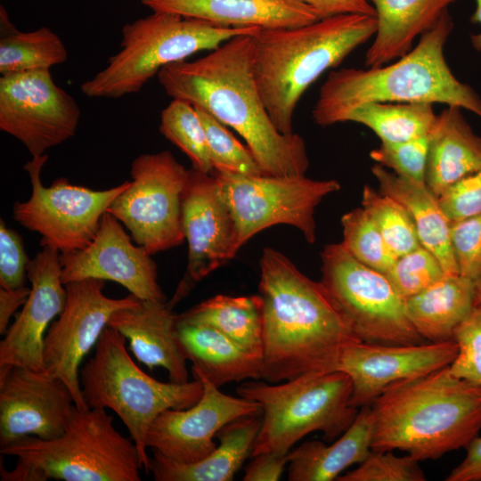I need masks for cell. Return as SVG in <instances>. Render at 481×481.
I'll list each match as a JSON object with an SVG mask.
<instances>
[{"mask_svg":"<svg viewBox=\"0 0 481 481\" xmlns=\"http://www.w3.org/2000/svg\"><path fill=\"white\" fill-rule=\"evenodd\" d=\"M60 254L55 249L45 247L29 261L27 279L31 283L30 292L0 342V366H21L45 371L46 329L61 314L66 303Z\"/></svg>","mask_w":481,"mask_h":481,"instance_id":"21","label":"cell"},{"mask_svg":"<svg viewBox=\"0 0 481 481\" xmlns=\"http://www.w3.org/2000/svg\"><path fill=\"white\" fill-rule=\"evenodd\" d=\"M47 159L46 154L35 156L24 165L31 195L25 201L14 203L13 218L41 235L42 248L55 249L60 253L82 249L94 238L102 216L130 181L107 190H93L61 177L45 187L41 172Z\"/></svg>","mask_w":481,"mask_h":481,"instance_id":"13","label":"cell"},{"mask_svg":"<svg viewBox=\"0 0 481 481\" xmlns=\"http://www.w3.org/2000/svg\"><path fill=\"white\" fill-rule=\"evenodd\" d=\"M458 346L453 339L412 345L353 341L343 346L336 371L352 382L350 404H371L389 386L449 366Z\"/></svg>","mask_w":481,"mask_h":481,"instance_id":"18","label":"cell"},{"mask_svg":"<svg viewBox=\"0 0 481 481\" xmlns=\"http://www.w3.org/2000/svg\"><path fill=\"white\" fill-rule=\"evenodd\" d=\"M126 338L107 326L94 355L79 371L83 398L88 408L112 410L126 427L139 452L143 469L150 472L148 429L162 412L186 409L203 395L200 379L185 383L161 382L143 372L126 348Z\"/></svg>","mask_w":481,"mask_h":481,"instance_id":"7","label":"cell"},{"mask_svg":"<svg viewBox=\"0 0 481 481\" xmlns=\"http://www.w3.org/2000/svg\"><path fill=\"white\" fill-rule=\"evenodd\" d=\"M264 351L261 379L269 383L336 371L343 346L360 340L320 282L283 254L263 250L258 286Z\"/></svg>","mask_w":481,"mask_h":481,"instance_id":"2","label":"cell"},{"mask_svg":"<svg viewBox=\"0 0 481 481\" xmlns=\"http://www.w3.org/2000/svg\"><path fill=\"white\" fill-rule=\"evenodd\" d=\"M21 236L0 220V286L7 289L25 286L29 263Z\"/></svg>","mask_w":481,"mask_h":481,"instance_id":"43","label":"cell"},{"mask_svg":"<svg viewBox=\"0 0 481 481\" xmlns=\"http://www.w3.org/2000/svg\"><path fill=\"white\" fill-rule=\"evenodd\" d=\"M203 395L199 402L186 409H167L151 424L146 446L172 461L192 464L209 455L217 446L214 436L228 423L239 418L258 413L255 401L222 393L205 379Z\"/></svg>","mask_w":481,"mask_h":481,"instance_id":"19","label":"cell"},{"mask_svg":"<svg viewBox=\"0 0 481 481\" xmlns=\"http://www.w3.org/2000/svg\"><path fill=\"white\" fill-rule=\"evenodd\" d=\"M236 392L257 402L262 411L252 457L288 454L297 442L314 431L333 441L351 426L359 412L350 404L351 379L340 371L308 373L281 384L249 381Z\"/></svg>","mask_w":481,"mask_h":481,"instance_id":"8","label":"cell"},{"mask_svg":"<svg viewBox=\"0 0 481 481\" xmlns=\"http://www.w3.org/2000/svg\"><path fill=\"white\" fill-rule=\"evenodd\" d=\"M0 452L18 459L12 471L2 469L4 481H140L143 469L135 444L103 408L75 407L60 436H25Z\"/></svg>","mask_w":481,"mask_h":481,"instance_id":"6","label":"cell"},{"mask_svg":"<svg viewBox=\"0 0 481 481\" xmlns=\"http://www.w3.org/2000/svg\"><path fill=\"white\" fill-rule=\"evenodd\" d=\"M476 9L471 16V21L481 24V0H475ZM471 43L473 47L481 52V32L471 37Z\"/></svg>","mask_w":481,"mask_h":481,"instance_id":"49","label":"cell"},{"mask_svg":"<svg viewBox=\"0 0 481 481\" xmlns=\"http://www.w3.org/2000/svg\"><path fill=\"white\" fill-rule=\"evenodd\" d=\"M75 407L61 379L21 366H0V447L29 436H60Z\"/></svg>","mask_w":481,"mask_h":481,"instance_id":"17","label":"cell"},{"mask_svg":"<svg viewBox=\"0 0 481 481\" xmlns=\"http://www.w3.org/2000/svg\"><path fill=\"white\" fill-rule=\"evenodd\" d=\"M437 115L424 102H372L355 109L347 121L370 128L381 143H402L428 135Z\"/></svg>","mask_w":481,"mask_h":481,"instance_id":"33","label":"cell"},{"mask_svg":"<svg viewBox=\"0 0 481 481\" xmlns=\"http://www.w3.org/2000/svg\"><path fill=\"white\" fill-rule=\"evenodd\" d=\"M322 262L321 283L358 339L386 345L427 342L384 273L358 261L341 243L326 246Z\"/></svg>","mask_w":481,"mask_h":481,"instance_id":"10","label":"cell"},{"mask_svg":"<svg viewBox=\"0 0 481 481\" xmlns=\"http://www.w3.org/2000/svg\"><path fill=\"white\" fill-rule=\"evenodd\" d=\"M428 135L402 143H381L370 157L401 177L425 183Z\"/></svg>","mask_w":481,"mask_h":481,"instance_id":"40","label":"cell"},{"mask_svg":"<svg viewBox=\"0 0 481 481\" xmlns=\"http://www.w3.org/2000/svg\"><path fill=\"white\" fill-rule=\"evenodd\" d=\"M0 74L50 69L64 63L68 50L49 28L20 31L11 22L5 9L0 11Z\"/></svg>","mask_w":481,"mask_h":481,"instance_id":"32","label":"cell"},{"mask_svg":"<svg viewBox=\"0 0 481 481\" xmlns=\"http://www.w3.org/2000/svg\"><path fill=\"white\" fill-rule=\"evenodd\" d=\"M176 329L194 379H205L218 387L232 381L261 379V359L215 328L187 322L178 316Z\"/></svg>","mask_w":481,"mask_h":481,"instance_id":"25","label":"cell"},{"mask_svg":"<svg viewBox=\"0 0 481 481\" xmlns=\"http://www.w3.org/2000/svg\"><path fill=\"white\" fill-rule=\"evenodd\" d=\"M445 274L437 257L421 245L397 257L385 273L404 300L426 289Z\"/></svg>","mask_w":481,"mask_h":481,"instance_id":"38","label":"cell"},{"mask_svg":"<svg viewBox=\"0 0 481 481\" xmlns=\"http://www.w3.org/2000/svg\"><path fill=\"white\" fill-rule=\"evenodd\" d=\"M253 53L254 35L237 36L201 58L162 68L158 79L173 99L236 131L265 175H305L309 167L305 141L295 133L281 134L273 125L254 75Z\"/></svg>","mask_w":481,"mask_h":481,"instance_id":"1","label":"cell"},{"mask_svg":"<svg viewBox=\"0 0 481 481\" xmlns=\"http://www.w3.org/2000/svg\"><path fill=\"white\" fill-rule=\"evenodd\" d=\"M371 450L435 460L467 448L481 430V387L449 366L389 386L371 404Z\"/></svg>","mask_w":481,"mask_h":481,"instance_id":"4","label":"cell"},{"mask_svg":"<svg viewBox=\"0 0 481 481\" xmlns=\"http://www.w3.org/2000/svg\"><path fill=\"white\" fill-rule=\"evenodd\" d=\"M177 319L167 303L140 300L130 307L116 311L108 326L120 332L129 342L135 358L150 370L164 368L169 381L188 382L187 360L177 337Z\"/></svg>","mask_w":481,"mask_h":481,"instance_id":"22","label":"cell"},{"mask_svg":"<svg viewBox=\"0 0 481 481\" xmlns=\"http://www.w3.org/2000/svg\"><path fill=\"white\" fill-rule=\"evenodd\" d=\"M461 110L456 106L444 109L428 135L425 183L437 197L481 168V138Z\"/></svg>","mask_w":481,"mask_h":481,"instance_id":"24","label":"cell"},{"mask_svg":"<svg viewBox=\"0 0 481 481\" xmlns=\"http://www.w3.org/2000/svg\"><path fill=\"white\" fill-rule=\"evenodd\" d=\"M30 292V288L0 289V334H5L11 317L16 310L23 306Z\"/></svg>","mask_w":481,"mask_h":481,"instance_id":"48","label":"cell"},{"mask_svg":"<svg viewBox=\"0 0 481 481\" xmlns=\"http://www.w3.org/2000/svg\"><path fill=\"white\" fill-rule=\"evenodd\" d=\"M476 283L461 274L442 279L404 299L408 319L428 342L453 339L456 328L475 306Z\"/></svg>","mask_w":481,"mask_h":481,"instance_id":"30","label":"cell"},{"mask_svg":"<svg viewBox=\"0 0 481 481\" xmlns=\"http://www.w3.org/2000/svg\"><path fill=\"white\" fill-rule=\"evenodd\" d=\"M362 205L396 257L420 246L412 218L399 201L365 185Z\"/></svg>","mask_w":481,"mask_h":481,"instance_id":"35","label":"cell"},{"mask_svg":"<svg viewBox=\"0 0 481 481\" xmlns=\"http://www.w3.org/2000/svg\"><path fill=\"white\" fill-rule=\"evenodd\" d=\"M196 110L204 127L215 171L250 176L265 175L249 148L243 146L224 124L205 110Z\"/></svg>","mask_w":481,"mask_h":481,"instance_id":"37","label":"cell"},{"mask_svg":"<svg viewBox=\"0 0 481 481\" xmlns=\"http://www.w3.org/2000/svg\"><path fill=\"white\" fill-rule=\"evenodd\" d=\"M341 244L358 261L386 273L396 260L377 225L364 208H355L341 217Z\"/></svg>","mask_w":481,"mask_h":481,"instance_id":"36","label":"cell"},{"mask_svg":"<svg viewBox=\"0 0 481 481\" xmlns=\"http://www.w3.org/2000/svg\"><path fill=\"white\" fill-rule=\"evenodd\" d=\"M212 173L234 220L237 250L258 232L281 224L298 228L306 241L314 243L315 208L340 189L336 180L318 181L305 175Z\"/></svg>","mask_w":481,"mask_h":481,"instance_id":"12","label":"cell"},{"mask_svg":"<svg viewBox=\"0 0 481 481\" xmlns=\"http://www.w3.org/2000/svg\"><path fill=\"white\" fill-rule=\"evenodd\" d=\"M451 245L459 274L481 279V214L451 223Z\"/></svg>","mask_w":481,"mask_h":481,"instance_id":"42","label":"cell"},{"mask_svg":"<svg viewBox=\"0 0 481 481\" xmlns=\"http://www.w3.org/2000/svg\"><path fill=\"white\" fill-rule=\"evenodd\" d=\"M262 423V411L228 423L216 434L219 444L206 458L183 464L157 452L151 458L150 471L156 481H231L251 455Z\"/></svg>","mask_w":481,"mask_h":481,"instance_id":"26","label":"cell"},{"mask_svg":"<svg viewBox=\"0 0 481 481\" xmlns=\"http://www.w3.org/2000/svg\"><path fill=\"white\" fill-rule=\"evenodd\" d=\"M438 200L450 224L481 214V168L450 186Z\"/></svg>","mask_w":481,"mask_h":481,"instance_id":"44","label":"cell"},{"mask_svg":"<svg viewBox=\"0 0 481 481\" xmlns=\"http://www.w3.org/2000/svg\"><path fill=\"white\" fill-rule=\"evenodd\" d=\"M310 6L319 19L345 15L361 14L375 16V10L368 0H298Z\"/></svg>","mask_w":481,"mask_h":481,"instance_id":"46","label":"cell"},{"mask_svg":"<svg viewBox=\"0 0 481 481\" xmlns=\"http://www.w3.org/2000/svg\"><path fill=\"white\" fill-rule=\"evenodd\" d=\"M80 117L77 101L54 82L50 69L1 76L0 129L32 157L72 138Z\"/></svg>","mask_w":481,"mask_h":481,"instance_id":"14","label":"cell"},{"mask_svg":"<svg viewBox=\"0 0 481 481\" xmlns=\"http://www.w3.org/2000/svg\"><path fill=\"white\" fill-rule=\"evenodd\" d=\"M152 12L200 20L224 28L277 29L296 28L319 19L298 0H141Z\"/></svg>","mask_w":481,"mask_h":481,"instance_id":"23","label":"cell"},{"mask_svg":"<svg viewBox=\"0 0 481 481\" xmlns=\"http://www.w3.org/2000/svg\"><path fill=\"white\" fill-rule=\"evenodd\" d=\"M288 454L260 453L245 469L244 481H277L289 461Z\"/></svg>","mask_w":481,"mask_h":481,"instance_id":"45","label":"cell"},{"mask_svg":"<svg viewBox=\"0 0 481 481\" xmlns=\"http://www.w3.org/2000/svg\"><path fill=\"white\" fill-rule=\"evenodd\" d=\"M257 28H224L168 12L151 14L122 28L120 49L80 86L89 98L117 99L139 92L159 70L200 51H212Z\"/></svg>","mask_w":481,"mask_h":481,"instance_id":"9","label":"cell"},{"mask_svg":"<svg viewBox=\"0 0 481 481\" xmlns=\"http://www.w3.org/2000/svg\"><path fill=\"white\" fill-rule=\"evenodd\" d=\"M375 16L345 14L254 35L253 69L270 118L290 135L294 110L306 89L374 37Z\"/></svg>","mask_w":481,"mask_h":481,"instance_id":"5","label":"cell"},{"mask_svg":"<svg viewBox=\"0 0 481 481\" xmlns=\"http://www.w3.org/2000/svg\"><path fill=\"white\" fill-rule=\"evenodd\" d=\"M178 316L187 322L215 328L262 362L263 316L258 294L244 297L216 295Z\"/></svg>","mask_w":481,"mask_h":481,"instance_id":"31","label":"cell"},{"mask_svg":"<svg viewBox=\"0 0 481 481\" xmlns=\"http://www.w3.org/2000/svg\"><path fill=\"white\" fill-rule=\"evenodd\" d=\"M465 458L445 477L446 481H481V436L466 448Z\"/></svg>","mask_w":481,"mask_h":481,"instance_id":"47","label":"cell"},{"mask_svg":"<svg viewBox=\"0 0 481 481\" xmlns=\"http://www.w3.org/2000/svg\"><path fill=\"white\" fill-rule=\"evenodd\" d=\"M188 175L168 151L141 154L131 164L130 185L107 212L151 255L175 248L185 240L182 196Z\"/></svg>","mask_w":481,"mask_h":481,"instance_id":"11","label":"cell"},{"mask_svg":"<svg viewBox=\"0 0 481 481\" xmlns=\"http://www.w3.org/2000/svg\"><path fill=\"white\" fill-rule=\"evenodd\" d=\"M458 353L449 365L452 375L481 387V304L456 328Z\"/></svg>","mask_w":481,"mask_h":481,"instance_id":"41","label":"cell"},{"mask_svg":"<svg viewBox=\"0 0 481 481\" xmlns=\"http://www.w3.org/2000/svg\"><path fill=\"white\" fill-rule=\"evenodd\" d=\"M104 286L105 281L100 279L65 284V306L45 336V371L67 384L78 409L88 408L79 380L83 358L96 345L111 315L141 300L131 293L122 298H109L103 293Z\"/></svg>","mask_w":481,"mask_h":481,"instance_id":"15","label":"cell"},{"mask_svg":"<svg viewBox=\"0 0 481 481\" xmlns=\"http://www.w3.org/2000/svg\"><path fill=\"white\" fill-rule=\"evenodd\" d=\"M371 172L379 191L399 201L409 212L415 224L420 245L433 253L447 274H459L451 240V224L444 215L438 197L425 183L401 177L376 164Z\"/></svg>","mask_w":481,"mask_h":481,"instance_id":"29","label":"cell"},{"mask_svg":"<svg viewBox=\"0 0 481 481\" xmlns=\"http://www.w3.org/2000/svg\"><path fill=\"white\" fill-rule=\"evenodd\" d=\"M453 29L448 10L406 54L389 65L331 71L312 110L321 126L347 122L358 107L372 102L443 103L481 117V97L453 75L444 45Z\"/></svg>","mask_w":481,"mask_h":481,"instance_id":"3","label":"cell"},{"mask_svg":"<svg viewBox=\"0 0 481 481\" xmlns=\"http://www.w3.org/2000/svg\"><path fill=\"white\" fill-rule=\"evenodd\" d=\"M481 304V279L476 285L475 305Z\"/></svg>","mask_w":481,"mask_h":481,"instance_id":"50","label":"cell"},{"mask_svg":"<svg viewBox=\"0 0 481 481\" xmlns=\"http://www.w3.org/2000/svg\"><path fill=\"white\" fill-rule=\"evenodd\" d=\"M122 225L105 212L94 238L86 247L61 253L62 282L112 281L142 300L165 302L151 255L143 247L135 246Z\"/></svg>","mask_w":481,"mask_h":481,"instance_id":"20","label":"cell"},{"mask_svg":"<svg viewBox=\"0 0 481 481\" xmlns=\"http://www.w3.org/2000/svg\"><path fill=\"white\" fill-rule=\"evenodd\" d=\"M182 227L188 242V263L167 303L171 308L238 252L234 220L213 173L189 169L182 196Z\"/></svg>","mask_w":481,"mask_h":481,"instance_id":"16","label":"cell"},{"mask_svg":"<svg viewBox=\"0 0 481 481\" xmlns=\"http://www.w3.org/2000/svg\"><path fill=\"white\" fill-rule=\"evenodd\" d=\"M420 461L407 454L397 456L391 451L371 450L354 470L338 477V481H426Z\"/></svg>","mask_w":481,"mask_h":481,"instance_id":"39","label":"cell"},{"mask_svg":"<svg viewBox=\"0 0 481 481\" xmlns=\"http://www.w3.org/2000/svg\"><path fill=\"white\" fill-rule=\"evenodd\" d=\"M159 132L184 152L193 168L207 174L214 171L204 127L193 105L173 99L160 113Z\"/></svg>","mask_w":481,"mask_h":481,"instance_id":"34","label":"cell"},{"mask_svg":"<svg viewBox=\"0 0 481 481\" xmlns=\"http://www.w3.org/2000/svg\"><path fill=\"white\" fill-rule=\"evenodd\" d=\"M373 417L371 404L361 407L351 426L330 444L307 441L289 453V481L337 480L348 467L360 464L371 451Z\"/></svg>","mask_w":481,"mask_h":481,"instance_id":"28","label":"cell"},{"mask_svg":"<svg viewBox=\"0 0 481 481\" xmlns=\"http://www.w3.org/2000/svg\"><path fill=\"white\" fill-rule=\"evenodd\" d=\"M375 10L377 29L365 54V66L379 67L412 48L455 0H368Z\"/></svg>","mask_w":481,"mask_h":481,"instance_id":"27","label":"cell"}]
</instances>
